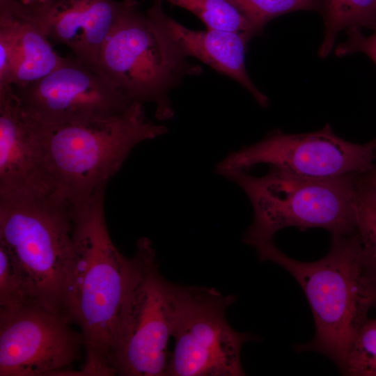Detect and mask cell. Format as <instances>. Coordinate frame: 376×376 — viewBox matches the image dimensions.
Segmentation results:
<instances>
[{"mask_svg":"<svg viewBox=\"0 0 376 376\" xmlns=\"http://www.w3.org/2000/svg\"><path fill=\"white\" fill-rule=\"evenodd\" d=\"M262 262L287 270L301 288L313 315V338L299 352H320L342 369L359 331L376 306V279L367 266L356 233L332 235L331 246L313 262L293 259L273 241L253 246Z\"/></svg>","mask_w":376,"mask_h":376,"instance_id":"cell-1","label":"cell"},{"mask_svg":"<svg viewBox=\"0 0 376 376\" xmlns=\"http://www.w3.org/2000/svg\"><path fill=\"white\" fill-rule=\"evenodd\" d=\"M107 185L73 205L75 252L71 319L84 337L86 361L79 375H113L111 367L121 303L133 270V256L120 253L105 219Z\"/></svg>","mask_w":376,"mask_h":376,"instance_id":"cell-2","label":"cell"},{"mask_svg":"<svg viewBox=\"0 0 376 376\" xmlns=\"http://www.w3.org/2000/svg\"><path fill=\"white\" fill-rule=\"evenodd\" d=\"M72 209L58 194L38 199H0V244L36 302L71 323L75 260Z\"/></svg>","mask_w":376,"mask_h":376,"instance_id":"cell-3","label":"cell"},{"mask_svg":"<svg viewBox=\"0 0 376 376\" xmlns=\"http://www.w3.org/2000/svg\"><path fill=\"white\" fill-rule=\"evenodd\" d=\"M39 126L58 193L72 205L107 185L137 144L168 132L136 102L117 114Z\"/></svg>","mask_w":376,"mask_h":376,"instance_id":"cell-4","label":"cell"},{"mask_svg":"<svg viewBox=\"0 0 376 376\" xmlns=\"http://www.w3.org/2000/svg\"><path fill=\"white\" fill-rule=\"evenodd\" d=\"M310 179L270 168L264 175L246 171L226 178L237 184L249 199L253 219L244 242L256 245L273 241L281 229L320 228L331 235L355 232L356 176Z\"/></svg>","mask_w":376,"mask_h":376,"instance_id":"cell-5","label":"cell"},{"mask_svg":"<svg viewBox=\"0 0 376 376\" xmlns=\"http://www.w3.org/2000/svg\"><path fill=\"white\" fill-rule=\"evenodd\" d=\"M98 66L134 102H153L155 116H173L169 93L201 66L188 61L169 39L137 9V2L120 16L102 48Z\"/></svg>","mask_w":376,"mask_h":376,"instance_id":"cell-6","label":"cell"},{"mask_svg":"<svg viewBox=\"0 0 376 376\" xmlns=\"http://www.w3.org/2000/svg\"><path fill=\"white\" fill-rule=\"evenodd\" d=\"M174 347L168 376H242L243 345L255 337L229 324L226 311L235 301L213 288L167 282Z\"/></svg>","mask_w":376,"mask_h":376,"instance_id":"cell-7","label":"cell"},{"mask_svg":"<svg viewBox=\"0 0 376 376\" xmlns=\"http://www.w3.org/2000/svg\"><path fill=\"white\" fill-rule=\"evenodd\" d=\"M118 318L111 359L115 375L167 376L171 338L167 282L150 240L141 238Z\"/></svg>","mask_w":376,"mask_h":376,"instance_id":"cell-8","label":"cell"},{"mask_svg":"<svg viewBox=\"0 0 376 376\" xmlns=\"http://www.w3.org/2000/svg\"><path fill=\"white\" fill-rule=\"evenodd\" d=\"M376 140L365 144L337 136L329 125L313 132L269 133L261 141L232 152L216 167L224 177L266 164L281 172L310 179H330L360 175L372 169Z\"/></svg>","mask_w":376,"mask_h":376,"instance_id":"cell-9","label":"cell"},{"mask_svg":"<svg viewBox=\"0 0 376 376\" xmlns=\"http://www.w3.org/2000/svg\"><path fill=\"white\" fill-rule=\"evenodd\" d=\"M13 88L24 112L44 127L117 114L134 103L98 65L75 56L40 80Z\"/></svg>","mask_w":376,"mask_h":376,"instance_id":"cell-10","label":"cell"},{"mask_svg":"<svg viewBox=\"0 0 376 376\" xmlns=\"http://www.w3.org/2000/svg\"><path fill=\"white\" fill-rule=\"evenodd\" d=\"M70 324L37 304L0 308V376L75 375L84 342Z\"/></svg>","mask_w":376,"mask_h":376,"instance_id":"cell-11","label":"cell"},{"mask_svg":"<svg viewBox=\"0 0 376 376\" xmlns=\"http://www.w3.org/2000/svg\"><path fill=\"white\" fill-rule=\"evenodd\" d=\"M56 194L39 125L22 110L13 86L0 87V199Z\"/></svg>","mask_w":376,"mask_h":376,"instance_id":"cell-12","label":"cell"},{"mask_svg":"<svg viewBox=\"0 0 376 376\" xmlns=\"http://www.w3.org/2000/svg\"><path fill=\"white\" fill-rule=\"evenodd\" d=\"M136 0H58L43 6L17 1L13 15L36 24L78 59L98 65L103 45L120 16Z\"/></svg>","mask_w":376,"mask_h":376,"instance_id":"cell-13","label":"cell"},{"mask_svg":"<svg viewBox=\"0 0 376 376\" xmlns=\"http://www.w3.org/2000/svg\"><path fill=\"white\" fill-rule=\"evenodd\" d=\"M186 58L192 56L244 87L262 107L267 97L249 77L245 66V54L251 37L244 33L207 29L192 30L166 15L162 0H154L146 13Z\"/></svg>","mask_w":376,"mask_h":376,"instance_id":"cell-14","label":"cell"},{"mask_svg":"<svg viewBox=\"0 0 376 376\" xmlns=\"http://www.w3.org/2000/svg\"><path fill=\"white\" fill-rule=\"evenodd\" d=\"M16 17V16H14ZM20 29L3 87L26 86L45 77L63 62L47 38L33 22L19 17Z\"/></svg>","mask_w":376,"mask_h":376,"instance_id":"cell-15","label":"cell"},{"mask_svg":"<svg viewBox=\"0 0 376 376\" xmlns=\"http://www.w3.org/2000/svg\"><path fill=\"white\" fill-rule=\"evenodd\" d=\"M324 37L318 54L325 58L331 52L338 33L344 29L376 25V0H324Z\"/></svg>","mask_w":376,"mask_h":376,"instance_id":"cell-16","label":"cell"},{"mask_svg":"<svg viewBox=\"0 0 376 376\" xmlns=\"http://www.w3.org/2000/svg\"><path fill=\"white\" fill-rule=\"evenodd\" d=\"M145 1V0H143ZM195 15L207 29L258 33L248 20L226 0H165Z\"/></svg>","mask_w":376,"mask_h":376,"instance_id":"cell-17","label":"cell"},{"mask_svg":"<svg viewBox=\"0 0 376 376\" xmlns=\"http://www.w3.org/2000/svg\"><path fill=\"white\" fill-rule=\"evenodd\" d=\"M355 233L365 262L376 279V192L357 175L354 191Z\"/></svg>","mask_w":376,"mask_h":376,"instance_id":"cell-18","label":"cell"},{"mask_svg":"<svg viewBox=\"0 0 376 376\" xmlns=\"http://www.w3.org/2000/svg\"><path fill=\"white\" fill-rule=\"evenodd\" d=\"M252 25L259 34L272 19L288 13L313 9L316 0H226Z\"/></svg>","mask_w":376,"mask_h":376,"instance_id":"cell-19","label":"cell"},{"mask_svg":"<svg viewBox=\"0 0 376 376\" xmlns=\"http://www.w3.org/2000/svg\"><path fill=\"white\" fill-rule=\"evenodd\" d=\"M340 370L346 375L376 376V319L361 327Z\"/></svg>","mask_w":376,"mask_h":376,"instance_id":"cell-20","label":"cell"},{"mask_svg":"<svg viewBox=\"0 0 376 376\" xmlns=\"http://www.w3.org/2000/svg\"><path fill=\"white\" fill-rule=\"evenodd\" d=\"M31 304L37 303L23 276L0 244V308H17Z\"/></svg>","mask_w":376,"mask_h":376,"instance_id":"cell-21","label":"cell"},{"mask_svg":"<svg viewBox=\"0 0 376 376\" xmlns=\"http://www.w3.org/2000/svg\"><path fill=\"white\" fill-rule=\"evenodd\" d=\"M19 29L20 21L16 17L11 20L0 22V85L6 81Z\"/></svg>","mask_w":376,"mask_h":376,"instance_id":"cell-22","label":"cell"},{"mask_svg":"<svg viewBox=\"0 0 376 376\" xmlns=\"http://www.w3.org/2000/svg\"><path fill=\"white\" fill-rule=\"evenodd\" d=\"M373 33L369 36H363L359 28L347 29L348 38L345 42L336 48L338 56H343L355 52H362L376 63V25Z\"/></svg>","mask_w":376,"mask_h":376,"instance_id":"cell-23","label":"cell"},{"mask_svg":"<svg viewBox=\"0 0 376 376\" xmlns=\"http://www.w3.org/2000/svg\"><path fill=\"white\" fill-rule=\"evenodd\" d=\"M17 0H0V22L14 18L13 10Z\"/></svg>","mask_w":376,"mask_h":376,"instance_id":"cell-24","label":"cell"},{"mask_svg":"<svg viewBox=\"0 0 376 376\" xmlns=\"http://www.w3.org/2000/svg\"><path fill=\"white\" fill-rule=\"evenodd\" d=\"M359 179L363 184L376 192V165L368 172L361 174Z\"/></svg>","mask_w":376,"mask_h":376,"instance_id":"cell-25","label":"cell"},{"mask_svg":"<svg viewBox=\"0 0 376 376\" xmlns=\"http://www.w3.org/2000/svg\"><path fill=\"white\" fill-rule=\"evenodd\" d=\"M23 4L27 6H43L54 3L58 0H19Z\"/></svg>","mask_w":376,"mask_h":376,"instance_id":"cell-26","label":"cell"},{"mask_svg":"<svg viewBox=\"0 0 376 376\" xmlns=\"http://www.w3.org/2000/svg\"><path fill=\"white\" fill-rule=\"evenodd\" d=\"M375 63V65H376V63Z\"/></svg>","mask_w":376,"mask_h":376,"instance_id":"cell-27","label":"cell"}]
</instances>
